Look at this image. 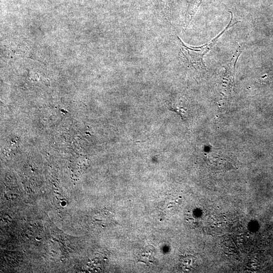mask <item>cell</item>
Listing matches in <instances>:
<instances>
[{
	"label": "cell",
	"instance_id": "cell-2",
	"mask_svg": "<svg viewBox=\"0 0 273 273\" xmlns=\"http://www.w3.org/2000/svg\"><path fill=\"white\" fill-rule=\"evenodd\" d=\"M243 48L244 46L238 44V47L231 60L223 66L225 69L226 76L228 77H230L232 80L234 79L235 73L236 64L239 57L243 52Z\"/></svg>",
	"mask_w": 273,
	"mask_h": 273
},
{
	"label": "cell",
	"instance_id": "cell-1",
	"mask_svg": "<svg viewBox=\"0 0 273 273\" xmlns=\"http://www.w3.org/2000/svg\"><path fill=\"white\" fill-rule=\"evenodd\" d=\"M231 19L228 26L216 37L208 43L199 47H191L185 44L178 37L180 43V53L181 56L185 59L191 65L198 66L205 69V65L203 61V58L215 44L218 38L229 28L231 27L238 22L232 24L233 15L231 12Z\"/></svg>",
	"mask_w": 273,
	"mask_h": 273
}]
</instances>
